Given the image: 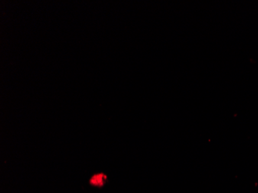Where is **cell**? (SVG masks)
I'll return each mask as SVG.
<instances>
[{
	"label": "cell",
	"instance_id": "obj_1",
	"mask_svg": "<svg viewBox=\"0 0 258 193\" xmlns=\"http://www.w3.org/2000/svg\"><path fill=\"white\" fill-rule=\"evenodd\" d=\"M104 180H105L104 175H97L91 178V183L98 186H101L104 184Z\"/></svg>",
	"mask_w": 258,
	"mask_h": 193
}]
</instances>
